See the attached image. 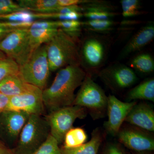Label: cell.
<instances>
[{
	"instance_id": "cell-17",
	"label": "cell",
	"mask_w": 154,
	"mask_h": 154,
	"mask_svg": "<svg viewBox=\"0 0 154 154\" xmlns=\"http://www.w3.org/2000/svg\"><path fill=\"white\" fill-rule=\"evenodd\" d=\"M103 140V133L99 128H96L92 132L91 139L88 142L74 148L62 147L61 152L62 154H98Z\"/></svg>"
},
{
	"instance_id": "cell-13",
	"label": "cell",
	"mask_w": 154,
	"mask_h": 154,
	"mask_svg": "<svg viewBox=\"0 0 154 154\" xmlns=\"http://www.w3.org/2000/svg\"><path fill=\"white\" fill-rule=\"evenodd\" d=\"M137 103L135 101L123 102L113 95L107 96L106 112L108 119L104 126L108 134L116 136L128 114Z\"/></svg>"
},
{
	"instance_id": "cell-27",
	"label": "cell",
	"mask_w": 154,
	"mask_h": 154,
	"mask_svg": "<svg viewBox=\"0 0 154 154\" xmlns=\"http://www.w3.org/2000/svg\"><path fill=\"white\" fill-rule=\"evenodd\" d=\"M122 9V16L124 18H129L139 15L140 2L138 0H122L120 2Z\"/></svg>"
},
{
	"instance_id": "cell-6",
	"label": "cell",
	"mask_w": 154,
	"mask_h": 154,
	"mask_svg": "<svg viewBox=\"0 0 154 154\" xmlns=\"http://www.w3.org/2000/svg\"><path fill=\"white\" fill-rule=\"evenodd\" d=\"M87 113L84 107L71 105L49 112L45 119L49 125L50 134L60 144L63 142L66 133L72 128L75 121L85 118Z\"/></svg>"
},
{
	"instance_id": "cell-14",
	"label": "cell",
	"mask_w": 154,
	"mask_h": 154,
	"mask_svg": "<svg viewBox=\"0 0 154 154\" xmlns=\"http://www.w3.org/2000/svg\"><path fill=\"white\" fill-rule=\"evenodd\" d=\"M125 121L132 126L149 132H154L153 109L145 102L137 103L128 114Z\"/></svg>"
},
{
	"instance_id": "cell-29",
	"label": "cell",
	"mask_w": 154,
	"mask_h": 154,
	"mask_svg": "<svg viewBox=\"0 0 154 154\" xmlns=\"http://www.w3.org/2000/svg\"><path fill=\"white\" fill-rule=\"evenodd\" d=\"M0 19L10 22H33L36 19L34 13L23 11L7 15H0Z\"/></svg>"
},
{
	"instance_id": "cell-20",
	"label": "cell",
	"mask_w": 154,
	"mask_h": 154,
	"mask_svg": "<svg viewBox=\"0 0 154 154\" xmlns=\"http://www.w3.org/2000/svg\"><path fill=\"white\" fill-rule=\"evenodd\" d=\"M127 98L129 102L143 100L154 102V78L148 79L131 89L127 94Z\"/></svg>"
},
{
	"instance_id": "cell-28",
	"label": "cell",
	"mask_w": 154,
	"mask_h": 154,
	"mask_svg": "<svg viewBox=\"0 0 154 154\" xmlns=\"http://www.w3.org/2000/svg\"><path fill=\"white\" fill-rule=\"evenodd\" d=\"M57 141L50 134L44 143L33 154H62Z\"/></svg>"
},
{
	"instance_id": "cell-10",
	"label": "cell",
	"mask_w": 154,
	"mask_h": 154,
	"mask_svg": "<svg viewBox=\"0 0 154 154\" xmlns=\"http://www.w3.org/2000/svg\"><path fill=\"white\" fill-rule=\"evenodd\" d=\"M116 136L120 143L131 150L138 152L154 150L151 132L131 125L121 127Z\"/></svg>"
},
{
	"instance_id": "cell-18",
	"label": "cell",
	"mask_w": 154,
	"mask_h": 154,
	"mask_svg": "<svg viewBox=\"0 0 154 154\" xmlns=\"http://www.w3.org/2000/svg\"><path fill=\"white\" fill-rule=\"evenodd\" d=\"M83 8V16L88 20H104L111 19L118 15L112 11L111 7L104 2L92 1L85 5Z\"/></svg>"
},
{
	"instance_id": "cell-5",
	"label": "cell",
	"mask_w": 154,
	"mask_h": 154,
	"mask_svg": "<svg viewBox=\"0 0 154 154\" xmlns=\"http://www.w3.org/2000/svg\"><path fill=\"white\" fill-rule=\"evenodd\" d=\"M107 96L101 87L87 73L75 97L72 105L89 110L94 118H101L107 111Z\"/></svg>"
},
{
	"instance_id": "cell-37",
	"label": "cell",
	"mask_w": 154,
	"mask_h": 154,
	"mask_svg": "<svg viewBox=\"0 0 154 154\" xmlns=\"http://www.w3.org/2000/svg\"><path fill=\"white\" fill-rule=\"evenodd\" d=\"M137 154H151L149 153L148 152H138Z\"/></svg>"
},
{
	"instance_id": "cell-12",
	"label": "cell",
	"mask_w": 154,
	"mask_h": 154,
	"mask_svg": "<svg viewBox=\"0 0 154 154\" xmlns=\"http://www.w3.org/2000/svg\"><path fill=\"white\" fill-rule=\"evenodd\" d=\"M103 82L111 89L121 90L131 87L137 78L132 69L122 64L107 66L99 73Z\"/></svg>"
},
{
	"instance_id": "cell-4",
	"label": "cell",
	"mask_w": 154,
	"mask_h": 154,
	"mask_svg": "<svg viewBox=\"0 0 154 154\" xmlns=\"http://www.w3.org/2000/svg\"><path fill=\"white\" fill-rule=\"evenodd\" d=\"M19 67V74L25 82L44 90L51 72L46 44L36 48L28 60Z\"/></svg>"
},
{
	"instance_id": "cell-8",
	"label": "cell",
	"mask_w": 154,
	"mask_h": 154,
	"mask_svg": "<svg viewBox=\"0 0 154 154\" xmlns=\"http://www.w3.org/2000/svg\"><path fill=\"white\" fill-rule=\"evenodd\" d=\"M30 114L23 111L5 110L0 114V138L8 147L14 148Z\"/></svg>"
},
{
	"instance_id": "cell-32",
	"label": "cell",
	"mask_w": 154,
	"mask_h": 154,
	"mask_svg": "<svg viewBox=\"0 0 154 154\" xmlns=\"http://www.w3.org/2000/svg\"><path fill=\"white\" fill-rule=\"evenodd\" d=\"M88 0H58L59 7H68L72 6H81L91 2Z\"/></svg>"
},
{
	"instance_id": "cell-7",
	"label": "cell",
	"mask_w": 154,
	"mask_h": 154,
	"mask_svg": "<svg viewBox=\"0 0 154 154\" xmlns=\"http://www.w3.org/2000/svg\"><path fill=\"white\" fill-rule=\"evenodd\" d=\"M0 51L19 66L25 63L33 53L29 43L28 28L16 29L9 33L0 41Z\"/></svg>"
},
{
	"instance_id": "cell-30",
	"label": "cell",
	"mask_w": 154,
	"mask_h": 154,
	"mask_svg": "<svg viewBox=\"0 0 154 154\" xmlns=\"http://www.w3.org/2000/svg\"><path fill=\"white\" fill-rule=\"evenodd\" d=\"M26 11L12 0H0V15Z\"/></svg>"
},
{
	"instance_id": "cell-3",
	"label": "cell",
	"mask_w": 154,
	"mask_h": 154,
	"mask_svg": "<svg viewBox=\"0 0 154 154\" xmlns=\"http://www.w3.org/2000/svg\"><path fill=\"white\" fill-rule=\"evenodd\" d=\"M50 134L49 126L45 119L41 116L30 115L12 151L14 154H33Z\"/></svg>"
},
{
	"instance_id": "cell-31",
	"label": "cell",
	"mask_w": 154,
	"mask_h": 154,
	"mask_svg": "<svg viewBox=\"0 0 154 154\" xmlns=\"http://www.w3.org/2000/svg\"><path fill=\"white\" fill-rule=\"evenodd\" d=\"M102 154H125L121 147L116 143H107L105 145Z\"/></svg>"
},
{
	"instance_id": "cell-9",
	"label": "cell",
	"mask_w": 154,
	"mask_h": 154,
	"mask_svg": "<svg viewBox=\"0 0 154 154\" xmlns=\"http://www.w3.org/2000/svg\"><path fill=\"white\" fill-rule=\"evenodd\" d=\"M105 41L98 36L91 35L83 40L79 51L81 66L89 71H95L105 62L107 47Z\"/></svg>"
},
{
	"instance_id": "cell-1",
	"label": "cell",
	"mask_w": 154,
	"mask_h": 154,
	"mask_svg": "<svg viewBox=\"0 0 154 154\" xmlns=\"http://www.w3.org/2000/svg\"><path fill=\"white\" fill-rule=\"evenodd\" d=\"M86 74L81 66L77 65L59 70L51 85L42 91L45 108L50 112L72 105L75 91L82 85Z\"/></svg>"
},
{
	"instance_id": "cell-36",
	"label": "cell",
	"mask_w": 154,
	"mask_h": 154,
	"mask_svg": "<svg viewBox=\"0 0 154 154\" xmlns=\"http://www.w3.org/2000/svg\"><path fill=\"white\" fill-rule=\"evenodd\" d=\"M6 57H7L5 55V54L3 53L2 51H0V60L5 58Z\"/></svg>"
},
{
	"instance_id": "cell-33",
	"label": "cell",
	"mask_w": 154,
	"mask_h": 154,
	"mask_svg": "<svg viewBox=\"0 0 154 154\" xmlns=\"http://www.w3.org/2000/svg\"><path fill=\"white\" fill-rule=\"evenodd\" d=\"M10 97L0 93V114L6 110Z\"/></svg>"
},
{
	"instance_id": "cell-35",
	"label": "cell",
	"mask_w": 154,
	"mask_h": 154,
	"mask_svg": "<svg viewBox=\"0 0 154 154\" xmlns=\"http://www.w3.org/2000/svg\"><path fill=\"white\" fill-rule=\"evenodd\" d=\"M16 30V29H11L4 28H0V41L2 40L3 38H5L9 33L12 31Z\"/></svg>"
},
{
	"instance_id": "cell-25",
	"label": "cell",
	"mask_w": 154,
	"mask_h": 154,
	"mask_svg": "<svg viewBox=\"0 0 154 154\" xmlns=\"http://www.w3.org/2000/svg\"><path fill=\"white\" fill-rule=\"evenodd\" d=\"M82 22V27L87 30L96 32H108L117 24L111 19L104 20H88Z\"/></svg>"
},
{
	"instance_id": "cell-24",
	"label": "cell",
	"mask_w": 154,
	"mask_h": 154,
	"mask_svg": "<svg viewBox=\"0 0 154 154\" xmlns=\"http://www.w3.org/2000/svg\"><path fill=\"white\" fill-rule=\"evenodd\" d=\"M56 25L58 29L78 40L81 33L82 22L79 20H57Z\"/></svg>"
},
{
	"instance_id": "cell-23",
	"label": "cell",
	"mask_w": 154,
	"mask_h": 154,
	"mask_svg": "<svg viewBox=\"0 0 154 154\" xmlns=\"http://www.w3.org/2000/svg\"><path fill=\"white\" fill-rule=\"evenodd\" d=\"M131 68L144 74L152 72L154 70V60L148 53L141 54L133 58L131 61Z\"/></svg>"
},
{
	"instance_id": "cell-22",
	"label": "cell",
	"mask_w": 154,
	"mask_h": 154,
	"mask_svg": "<svg viewBox=\"0 0 154 154\" xmlns=\"http://www.w3.org/2000/svg\"><path fill=\"white\" fill-rule=\"evenodd\" d=\"M87 135L84 129L81 128H72L66 133L64 138L63 147L74 148L85 143Z\"/></svg>"
},
{
	"instance_id": "cell-2",
	"label": "cell",
	"mask_w": 154,
	"mask_h": 154,
	"mask_svg": "<svg viewBox=\"0 0 154 154\" xmlns=\"http://www.w3.org/2000/svg\"><path fill=\"white\" fill-rule=\"evenodd\" d=\"M78 41L58 29L55 35L45 44L51 72L69 66H81Z\"/></svg>"
},
{
	"instance_id": "cell-26",
	"label": "cell",
	"mask_w": 154,
	"mask_h": 154,
	"mask_svg": "<svg viewBox=\"0 0 154 154\" xmlns=\"http://www.w3.org/2000/svg\"><path fill=\"white\" fill-rule=\"evenodd\" d=\"M19 65L10 58L0 60V82L11 75L19 73Z\"/></svg>"
},
{
	"instance_id": "cell-16",
	"label": "cell",
	"mask_w": 154,
	"mask_h": 154,
	"mask_svg": "<svg viewBox=\"0 0 154 154\" xmlns=\"http://www.w3.org/2000/svg\"><path fill=\"white\" fill-rule=\"evenodd\" d=\"M33 86L25 82L19 73L7 77L0 82V93L11 97L26 93Z\"/></svg>"
},
{
	"instance_id": "cell-11",
	"label": "cell",
	"mask_w": 154,
	"mask_h": 154,
	"mask_svg": "<svg viewBox=\"0 0 154 154\" xmlns=\"http://www.w3.org/2000/svg\"><path fill=\"white\" fill-rule=\"evenodd\" d=\"M42 90L33 86L30 91L10 97L5 110L23 111L30 115L42 116L45 113Z\"/></svg>"
},
{
	"instance_id": "cell-15",
	"label": "cell",
	"mask_w": 154,
	"mask_h": 154,
	"mask_svg": "<svg viewBox=\"0 0 154 154\" xmlns=\"http://www.w3.org/2000/svg\"><path fill=\"white\" fill-rule=\"evenodd\" d=\"M154 38V26L152 23L142 27L137 32L122 50L120 57H126L140 50L150 43Z\"/></svg>"
},
{
	"instance_id": "cell-34",
	"label": "cell",
	"mask_w": 154,
	"mask_h": 154,
	"mask_svg": "<svg viewBox=\"0 0 154 154\" xmlns=\"http://www.w3.org/2000/svg\"><path fill=\"white\" fill-rule=\"evenodd\" d=\"M0 154H14L12 149L9 148L0 140Z\"/></svg>"
},
{
	"instance_id": "cell-21",
	"label": "cell",
	"mask_w": 154,
	"mask_h": 154,
	"mask_svg": "<svg viewBox=\"0 0 154 154\" xmlns=\"http://www.w3.org/2000/svg\"><path fill=\"white\" fill-rule=\"evenodd\" d=\"M58 30V28H28L29 43L33 52L39 46L48 42Z\"/></svg>"
},
{
	"instance_id": "cell-19",
	"label": "cell",
	"mask_w": 154,
	"mask_h": 154,
	"mask_svg": "<svg viewBox=\"0 0 154 154\" xmlns=\"http://www.w3.org/2000/svg\"><path fill=\"white\" fill-rule=\"evenodd\" d=\"M17 3L25 11L35 13H54L59 7L58 0H18Z\"/></svg>"
}]
</instances>
